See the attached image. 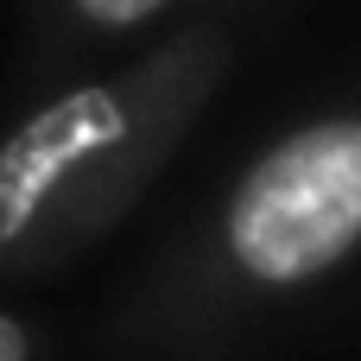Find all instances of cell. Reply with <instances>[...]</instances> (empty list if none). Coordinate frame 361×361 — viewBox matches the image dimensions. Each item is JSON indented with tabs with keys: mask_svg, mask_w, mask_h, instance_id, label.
<instances>
[{
	"mask_svg": "<svg viewBox=\"0 0 361 361\" xmlns=\"http://www.w3.org/2000/svg\"><path fill=\"white\" fill-rule=\"evenodd\" d=\"M89 19H102V25H133V19H146V13H159L165 0H76Z\"/></svg>",
	"mask_w": 361,
	"mask_h": 361,
	"instance_id": "3",
	"label": "cell"
},
{
	"mask_svg": "<svg viewBox=\"0 0 361 361\" xmlns=\"http://www.w3.org/2000/svg\"><path fill=\"white\" fill-rule=\"evenodd\" d=\"M361 241V121H324L273 146L228 209L235 260L267 279L292 286L317 267L343 260Z\"/></svg>",
	"mask_w": 361,
	"mask_h": 361,
	"instance_id": "1",
	"label": "cell"
},
{
	"mask_svg": "<svg viewBox=\"0 0 361 361\" xmlns=\"http://www.w3.org/2000/svg\"><path fill=\"white\" fill-rule=\"evenodd\" d=\"M127 133V114L114 102V89H76L51 108H38L6 146H0V247L44 209L51 184L82 165L89 152L114 146Z\"/></svg>",
	"mask_w": 361,
	"mask_h": 361,
	"instance_id": "2",
	"label": "cell"
},
{
	"mask_svg": "<svg viewBox=\"0 0 361 361\" xmlns=\"http://www.w3.org/2000/svg\"><path fill=\"white\" fill-rule=\"evenodd\" d=\"M0 361H25V330L0 311Z\"/></svg>",
	"mask_w": 361,
	"mask_h": 361,
	"instance_id": "4",
	"label": "cell"
}]
</instances>
